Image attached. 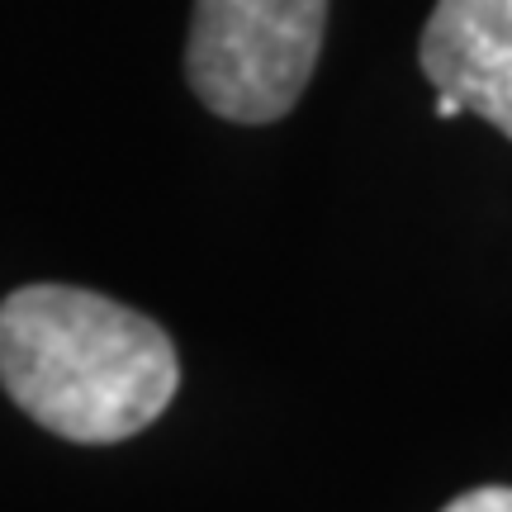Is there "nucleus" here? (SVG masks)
I'll return each instance as SVG.
<instances>
[{"instance_id":"nucleus-1","label":"nucleus","mask_w":512,"mask_h":512,"mask_svg":"<svg viewBox=\"0 0 512 512\" xmlns=\"http://www.w3.org/2000/svg\"><path fill=\"white\" fill-rule=\"evenodd\" d=\"M0 384L53 437L114 446L171 408L181 361L162 323L119 299L24 285L0 304Z\"/></svg>"},{"instance_id":"nucleus-2","label":"nucleus","mask_w":512,"mask_h":512,"mask_svg":"<svg viewBox=\"0 0 512 512\" xmlns=\"http://www.w3.org/2000/svg\"><path fill=\"white\" fill-rule=\"evenodd\" d=\"M328 29V0H195L185 76L228 124H275L299 105Z\"/></svg>"},{"instance_id":"nucleus-3","label":"nucleus","mask_w":512,"mask_h":512,"mask_svg":"<svg viewBox=\"0 0 512 512\" xmlns=\"http://www.w3.org/2000/svg\"><path fill=\"white\" fill-rule=\"evenodd\" d=\"M418 57L437 91L512 138V0H437Z\"/></svg>"},{"instance_id":"nucleus-4","label":"nucleus","mask_w":512,"mask_h":512,"mask_svg":"<svg viewBox=\"0 0 512 512\" xmlns=\"http://www.w3.org/2000/svg\"><path fill=\"white\" fill-rule=\"evenodd\" d=\"M441 512H512V489L508 484H484V489H470L456 503H446Z\"/></svg>"},{"instance_id":"nucleus-5","label":"nucleus","mask_w":512,"mask_h":512,"mask_svg":"<svg viewBox=\"0 0 512 512\" xmlns=\"http://www.w3.org/2000/svg\"><path fill=\"white\" fill-rule=\"evenodd\" d=\"M437 114H441V119H456V114H465V105H460L456 95H446V91H437Z\"/></svg>"}]
</instances>
